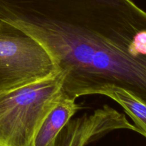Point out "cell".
I'll return each instance as SVG.
<instances>
[{
    "instance_id": "cell-1",
    "label": "cell",
    "mask_w": 146,
    "mask_h": 146,
    "mask_svg": "<svg viewBox=\"0 0 146 146\" xmlns=\"http://www.w3.org/2000/svg\"><path fill=\"white\" fill-rule=\"evenodd\" d=\"M0 21L45 48L68 96L115 86L146 102V11L133 0H0Z\"/></svg>"
},
{
    "instance_id": "cell-2",
    "label": "cell",
    "mask_w": 146,
    "mask_h": 146,
    "mask_svg": "<svg viewBox=\"0 0 146 146\" xmlns=\"http://www.w3.org/2000/svg\"><path fill=\"white\" fill-rule=\"evenodd\" d=\"M62 71L0 92V146H34L48 113L64 91Z\"/></svg>"
},
{
    "instance_id": "cell-3",
    "label": "cell",
    "mask_w": 146,
    "mask_h": 146,
    "mask_svg": "<svg viewBox=\"0 0 146 146\" xmlns=\"http://www.w3.org/2000/svg\"><path fill=\"white\" fill-rule=\"evenodd\" d=\"M59 70L38 41L0 21V92L46 78Z\"/></svg>"
},
{
    "instance_id": "cell-4",
    "label": "cell",
    "mask_w": 146,
    "mask_h": 146,
    "mask_svg": "<svg viewBox=\"0 0 146 146\" xmlns=\"http://www.w3.org/2000/svg\"><path fill=\"white\" fill-rule=\"evenodd\" d=\"M131 128L125 114L105 105L92 114L70 120L51 146H86L108 133Z\"/></svg>"
},
{
    "instance_id": "cell-5",
    "label": "cell",
    "mask_w": 146,
    "mask_h": 146,
    "mask_svg": "<svg viewBox=\"0 0 146 146\" xmlns=\"http://www.w3.org/2000/svg\"><path fill=\"white\" fill-rule=\"evenodd\" d=\"M76 100L64 93L55 107L43 121L34 146H51L67 123L81 108Z\"/></svg>"
},
{
    "instance_id": "cell-6",
    "label": "cell",
    "mask_w": 146,
    "mask_h": 146,
    "mask_svg": "<svg viewBox=\"0 0 146 146\" xmlns=\"http://www.w3.org/2000/svg\"><path fill=\"white\" fill-rule=\"evenodd\" d=\"M103 96L118 103L131 117L141 135L146 138V102L129 91L115 86H109L102 93Z\"/></svg>"
}]
</instances>
